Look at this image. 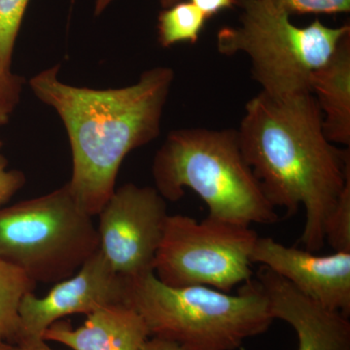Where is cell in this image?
Returning <instances> with one entry per match:
<instances>
[{
    "label": "cell",
    "mask_w": 350,
    "mask_h": 350,
    "mask_svg": "<svg viewBox=\"0 0 350 350\" xmlns=\"http://www.w3.org/2000/svg\"><path fill=\"white\" fill-rule=\"evenodd\" d=\"M312 94L275 98L258 94L246 103L238 131L246 163L267 199L293 216L304 206L300 239L306 250L325 244V224L350 178V153L324 135Z\"/></svg>",
    "instance_id": "cell-1"
},
{
    "label": "cell",
    "mask_w": 350,
    "mask_h": 350,
    "mask_svg": "<svg viewBox=\"0 0 350 350\" xmlns=\"http://www.w3.org/2000/svg\"><path fill=\"white\" fill-rule=\"evenodd\" d=\"M59 71V66L41 71L29 86L66 126L72 154L69 189L94 217L114 193L124 159L160 135L174 72L159 66L144 71L131 86L94 90L62 82Z\"/></svg>",
    "instance_id": "cell-2"
},
{
    "label": "cell",
    "mask_w": 350,
    "mask_h": 350,
    "mask_svg": "<svg viewBox=\"0 0 350 350\" xmlns=\"http://www.w3.org/2000/svg\"><path fill=\"white\" fill-rule=\"evenodd\" d=\"M152 174L163 199L177 202L190 189L211 217L245 226L280 221L244 159L236 130L170 131L156 153Z\"/></svg>",
    "instance_id": "cell-3"
},
{
    "label": "cell",
    "mask_w": 350,
    "mask_h": 350,
    "mask_svg": "<svg viewBox=\"0 0 350 350\" xmlns=\"http://www.w3.org/2000/svg\"><path fill=\"white\" fill-rule=\"evenodd\" d=\"M126 280V304L144 319L150 337L184 350H236L275 320L257 280L234 295L202 285L167 286L154 273Z\"/></svg>",
    "instance_id": "cell-4"
},
{
    "label": "cell",
    "mask_w": 350,
    "mask_h": 350,
    "mask_svg": "<svg viewBox=\"0 0 350 350\" xmlns=\"http://www.w3.org/2000/svg\"><path fill=\"white\" fill-rule=\"evenodd\" d=\"M243 14L238 27L218 32L221 55L250 57L253 79L275 98L312 94L310 78L350 34L349 25L327 27L319 20L297 27L290 16L261 0H238Z\"/></svg>",
    "instance_id": "cell-5"
},
{
    "label": "cell",
    "mask_w": 350,
    "mask_h": 350,
    "mask_svg": "<svg viewBox=\"0 0 350 350\" xmlns=\"http://www.w3.org/2000/svg\"><path fill=\"white\" fill-rule=\"evenodd\" d=\"M68 183L0 208V258L38 284L70 278L100 250L98 228Z\"/></svg>",
    "instance_id": "cell-6"
},
{
    "label": "cell",
    "mask_w": 350,
    "mask_h": 350,
    "mask_svg": "<svg viewBox=\"0 0 350 350\" xmlns=\"http://www.w3.org/2000/svg\"><path fill=\"white\" fill-rule=\"evenodd\" d=\"M258 239L250 226L207 216L169 215L154 262V275L172 287L202 285L230 293L252 280L251 252Z\"/></svg>",
    "instance_id": "cell-7"
},
{
    "label": "cell",
    "mask_w": 350,
    "mask_h": 350,
    "mask_svg": "<svg viewBox=\"0 0 350 350\" xmlns=\"http://www.w3.org/2000/svg\"><path fill=\"white\" fill-rule=\"evenodd\" d=\"M167 200L155 187L128 183L115 189L98 214L100 250L125 278L154 273L167 217Z\"/></svg>",
    "instance_id": "cell-8"
},
{
    "label": "cell",
    "mask_w": 350,
    "mask_h": 350,
    "mask_svg": "<svg viewBox=\"0 0 350 350\" xmlns=\"http://www.w3.org/2000/svg\"><path fill=\"white\" fill-rule=\"evenodd\" d=\"M128 280L117 273L98 250L70 278L56 283L46 296L27 293L19 306L16 345L43 340L53 323L73 314H91L110 305H126Z\"/></svg>",
    "instance_id": "cell-9"
},
{
    "label": "cell",
    "mask_w": 350,
    "mask_h": 350,
    "mask_svg": "<svg viewBox=\"0 0 350 350\" xmlns=\"http://www.w3.org/2000/svg\"><path fill=\"white\" fill-rule=\"evenodd\" d=\"M251 262L275 271L322 306L349 317L350 252L335 251L319 256L271 238L258 237Z\"/></svg>",
    "instance_id": "cell-10"
},
{
    "label": "cell",
    "mask_w": 350,
    "mask_h": 350,
    "mask_svg": "<svg viewBox=\"0 0 350 350\" xmlns=\"http://www.w3.org/2000/svg\"><path fill=\"white\" fill-rule=\"evenodd\" d=\"M256 276L273 319L296 332L298 350H350L349 317L306 296L267 267H260Z\"/></svg>",
    "instance_id": "cell-11"
},
{
    "label": "cell",
    "mask_w": 350,
    "mask_h": 350,
    "mask_svg": "<svg viewBox=\"0 0 350 350\" xmlns=\"http://www.w3.org/2000/svg\"><path fill=\"white\" fill-rule=\"evenodd\" d=\"M149 337L139 313L119 304L94 310L78 328L59 320L45 331L43 340L59 342L71 350H140Z\"/></svg>",
    "instance_id": "cell-12"
},
{
    "label": "cell",
    "mask_w": 350,
    "mask_h": 350,
    "mask_svg": "<svg viewBox=\"0 0 350 350\" xmlns=\"http://www.w3.org/2000/svg\"><path fill=\"white\" fill-rule=\"evenodd\" d=\"M310 91L317 94L323 117L324 135L332 144L350 145V38L310 78Z\"/></svg>",
    "instance_id": "cell-13"
},
{
    "label": "cell",
    "mask_w": 350,
    "mask_h": 350,
    "mask_svg": "<svg viewBox=\"0 0 350 350\" xmlns=\"http://www.w3.org/2000/svg\"><path fill=\"white\" fill-rule=\"evenodd\" d=\"M22 269L0 258V325L3 327L8 342L16 345L19 334V306L27 293L36 290Z\"/></svg>",
    "instance_id": "cell-14"
},
{
    "label": "cell",
    "mask_w": 350,
    "mask_h": 350,
    "mask_svg": "<svg viewBox=\"0 0 350 350\" xmlns=\"http://www.w3.org/2000/svg\"><path fill=\"white\" fill-rule=\"evenodd\" d=\"M206 20L190 1L177 2L159 16V42L165 48L179 42L197 43Z\"/></svg>",
    "instance_id": "cell-15"
},
{
    "label": "cell",
    "mask_w": 350,
    "mask_h": 350,
    "mask_svg": "<svg viewBox=\"0 0 350 350\" xmlns=\"http://www.w3.org/2000/svg\"><path fill=\"white\" fill-rule=\"evenodd\" d=\"M29 0H0V62L11 68L14 46Z\"/></svg>",
    "instance_id": "cell-16"
},
{
    "label": "cell",
    "mask_w": 350,
    "mask_h": 350,
    "mask_svg": "<svg viewBox=\"0 0 350 350\" xmlns=\"http://www.w3.org/2000/svg\"><path fill=\"white\" fill-rule=\"evenodd\" d=\"M325 241L335 251L350 252V178L327 218Z\"/></svg>",
    "instance_id": "cell-17"
},
{
    "label": "cell",
    "mask_w": 350,
    "mask_h": 350,
    "mask_svg": "<svg viewBox=\"0 0 350 350\" xmlns=\"http://www.w3.org/2000/svg\"><path fill=\"white\" fill-rule=\"evenodd\" d=\"M291 16L292 14H338L350 10V0H261Z\"/></svg>",
    "instance_id": "cell-18"
},
{
    "label": "cell",
    "mask_w": 350,
    "mask_h": 350,
    "mask_svg": "<svg viewBox=\"0 0 350 350\" xmlns=\"http://www.w3.org/2000/svg\"><path fill=\"white\" fill-rule=\"evenodd\" d=\"M24 80L0 62V115L10 116L20 100Z\"/></svg>",
    "instance_id": "cell-19"
},
{
    "label": "cell",
    "mask_w": 350,
    "mask_h": 350,
    "mask_svg": "<svg viewBox=\"0 0 350 350\" xmlns=\"http://www.w3.org/2000/svg\"><path fill=\"white\" fill-rule=\"evenodd\" d=\"M25 183V177L19 170L7 169V161L0 155V208L20 190Z\"/></svg>",
    "instance_id": "cell-20"
},
{
    "label": "cell",
    "mask_w": 350,
    "mask_h": 350,
    "mask_svg": "<svg viewBox=\"0 0 350 350\" xmlns=\"http://www.w3.org/2000/svg\"><path fill=\"white\" fill-rule=\"evenodd\" d=\"M237 1L238 0H190L191 3L199 8L207 19L225 9L232 8Z\"/></svg>",
    "instance_id": "cell-21"
},
{
    "label": "cell",
    "mask_w": 350,
    "mask_h": 350,
    "mask_svg": "<svg viewBox=\"0 0 350 350\" xmlns=\"http://www.w3.org/2000/svg\"><path fill=\"white\" fill-rule=\"evenodd\" d=\"M140 350H184L180 345L172 340L158 337H151L145 340Z\"/></svg>",
    "instance_id": "cell-22"
},
{
    "label": "cell",
    "mask_w": 350,
    "mask_h": 350,
    "mask_svg": "<svg viewBox=\"0 0 350 350\" xmlns=\"http://www.w3.org/2000/svg\"><path fill=\"white\" fill-rule=\"evenodd\" d=\"M114 0H96V4H94V14L96 15H100L101 12L107 8L111 2ZM181 1V0H161V3L163 8H169V7L174 5L177 2Z\"/></svg>",
    "instance_id": "cell-23"
},
{
    "label": "cell",
    "mask_w": 350,
    "mask_h": 350,
    "mask_svg": "<svg viewBox=\"0 0 350 350\" xmlns=\"http://www.w3.org/2000/svg\"><path fill=\"white\" fill-rule=\"evenodd\" d=\"M18 347L19 350H56L52 349L44 340H27V342H21Z\"/></svg>",
    "instance_id": "cell-24"
},
{
    "label": "cell",
    "mask_w": 350,
    "mask_h": 350,
    "mask_svg": "<svg viewBox=\"0 0 350 350\" xmlns=\"http://www.w3.org/2000/svg\"><path fill=\"white\" fill-rule=\"evenodd\" d=\"M0 350H19V347L12 342H7V340H2L0 342Z\"/></svg>",
    "instance_id": "cell-25"
},
{
    "label": "cell",
    "mask_w": 350,
    "mask_h": 350,
    "mask_svg": "<svg viewBox=\"0 0 350 350\" xmlns=\"http://www.w3.org/2000/svg\"><path fill=\"white\" fill-rule=\"evenodd\" d=\"M2 340H7L8 342V338H7V334L3 327L0 325V342H2Z\"/></svg>",
    "instance_id": "cell-26"
},
{
    "label": "cell",
    "mask_w": 350,
    "mask_h": 350,
    "mask_svg": "<svg viewBox=\"0 0 350 350\" xmlns=\"http://www.w3.org/2000/svg\"><path fill=\"white\" fill-rule=\"evenodd\" d=\"M8 117L2 116V115H0V126L4 125V124H6L7 122H8ZM0 146H1V142H0Z\"/></svg>",
    "instance_id": "cell-27"
}]
</instances>
